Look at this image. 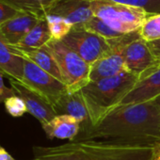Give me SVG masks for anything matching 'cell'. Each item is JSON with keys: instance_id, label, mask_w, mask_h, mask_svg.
Masks as SVG:
<instances>
[{"instance_id": "1", "label": "cell", "mask_w": 160, "mask_h": 160, "mask_svg": "<svg viewBox=\"0 0 160 160\" xmlns=\"http://www.w3.org/2000/svg\"><path fill=\"white\" fill-rule=\"evenodd\" d=\"M97 138L160 140V109L152 101L117 106L74 140Z\"/></svg>"}, {"instance_id": "2", "label": "cell", "mask_w": 160, "mask_h": 160, "mask_svg": "<svg viewBox=\"0 0 160 160\" xmlns=\"http://www.w3.org/2000/svg\"><path fill=\"white\" fill-rule=\"evenodd\" d=\"M159 140L83 139L33 147V160H152Z\"/></svg>"}, {"instance_id": "3", "label": "cell", "mask_w": 160, "mask_h": 160, "mask_svg": "<svg viewBox=\"0 0 160 160\" xmlns=\"http://www.w3.org/2000/svg\"><path fill=\"white\" fill-rule=\"evenodd\" d=\"M139 78L137 75L127 72L97 81H91L84 87L81 92L90 113L91 127L96 125L109 111L117 107L133 90Z\"/></svg>"}, {"instance_id": "4", "label": "cell", "mask_w": 160, "mask_h": 160, "mask_svg": "<svg viewBox=\"0 0 160 160\" xmlns=\"http://www.w3.org/2000/svg\"><path fill=\"white\" fill-rule=\"evenodd\" d=\"M93 16L103 20L120 34L138 31L150 16L144 10L109 0H89Z\"/></svg>"}, {"instance_id": "5", "label": "cell", "mask_w": 160, "mask_h": 160, "mask_svg": "<svg viewBox=\"0 0 160 160\" xmlns=\"http://www.w3.org/2000/svg\"><path fill=\"white\" fill-rule=\"evenodd\" d=\"M45 47L54 57L69 92L81 91L91 82V65L62 41L51 40Z\"/></svg>"}, {"instance_id": "6", "label": "cell", "mask_w": 160, "mask_h": 160, "mask_svg": "<svg viewBox=\"0 0 160 160\" xmlns=\"http://www.w3.org/2000/svg\"><path fill=\"white\" fill-rule=\"evenodd\" d=\"M62 42L90 65L112 50L110 40L79 27H72Z\"/></svg>"}, {"instance_id": "7", "label": "cell", "mask_w": 160, "mask_h": 160, "mask_svg": "<svg viewBox=\"0 0 160 160\" xmlns=\"http://www.w3.org/2000/svg\"><path fill=\"white\" fill-rule=\"evenodd\" d=\"M21 82L52 106L63 94L68 92V89L63 82L26 58H24V72Z\"/></svg>"}, {"instance_id": "8", "label": "cell", "mask_w": 160, "mask_h": 160, "mask_svg": "<svg viewBox=\"0 0 160 160\" xmlns=\"http://www.w3.org/2000/svg\"><path fill=\"white\" fill-rule=\"evenodd\" d=\"M122 56L128 71L137 75L139 80L149 75L160 65V62L151 53L147 42L140 36L125 44Z\"/></svg>"}, {"instance_id": "9", "label": "cell", "mask_w": 160, "mask_h": 160, "mask_svg": "<svg viewBox=\"0 0 160 160\" xmlns=\"http://www.w3.org/2000/svg\"><path fill=\"white\" fill-rule=\"evenodd\" d=\"M10 84L15 94L20 96L26 106L28 112L36 118L41 124H44L51 121L55 116H57L56 111L53 108V106L43 99L41 95L30 90L21 81L13 78L9 79Z\"/></svg>"}, {"instance_id": "10", "label": "cell", "mask_w": 160, "mask_h": 160, "mask_svg": "<svg viewBox=\"0 0 160 160\" xmlns=\"http://www.w3.org/2000/svg\"><path fill=\"white\" fill-rule=\"evenodd\" d=\"M53 108L57 115H69L75 118L81 124L80 133L92 126L90 113L81 91L66 92L53 105Z\"/></svg>"}, {"instance_id": "11", "label": "cell", "mask_w": 160, "mask_h": 160, "mask_svg": "<svg viewBox=\"0 0 160 160\" xmlns=\"http://www.w3.org/2000/svg\"><path fill=\"white\" fill-rule=\"evenodd\" d=\"M160 95V65L146 77L138 80L133 90L119 103L118 106L140 104L152 101ZM116 108V107H115Z\"/></svg>"}, {"instance_id": "12", "label": "cell", "mask_w": 160, "mask_h": 160, "mask_svg": "<svg viewBox=\"0 0 160 160\" xmlns=\"http://www.w3.org/2000/svg\"><path fill=\"white\" fill-rule=\"evenodd\" d=\"M49 14L65 18L72 27L82 25L93 17L89 0H58Z\"/></svg>"}, {"instance_id": "13", "label": "cell", "mask_w": 160, "mask_h": 160, "mask_svg": "<svg viewBox=\"0 0 160 160\" xmlns=\"http://www.w3.org/2000/svg\"><path fill=\"white\" fill-rule=\"evenodd\" d=\"M40 20L41 18L33 14L18 12L17 15L0 25V32L11 45L15 46Z\"/></svg>"}, {"instance_id": "14", "label": "cell", "mask_w": 160, "mask_h": 160, "mask_svg": "<svg viewBox=\"0 0 160 160\" xmlns=\"http://www.w3.org/2000/svg\"><path fill=\"white\" fill-rule=\"evenodd\" d=\"M42 127L50 139L74 140L81 131V124L73 117L69 115H57Z\"/></svg>"}, {"instance_id": "15", "label": "cell", "mask_w": 160, "mask_h": 160, "mask_svg": "<svg viewBox=\"0 0 160 160\" xmlns=\"http://www.w3.org/2000/svg\"><path fill=\"white\" fill-rule=\"evenodd\" d=\"M0 72L9 79L21 81L24 72V58L0 32Z\"/></svg>"}, {"instance_id": "16", "label": "cell", "mask_w": 160, "mask_h": 160, "mask_svg": "<svg viewBox=\"0 0 160 160\" xmlns=\"http://www.w3.org/2000/svg\"><path fill=\"white\" fill-rule=\"evenodd\" d=\"M14 48L22 58L32 61L41 69H42L43 71H45L46 72H48L49 74L59 80V81L63 82L59 68L54 57L45 46L38 49H27V50L18 49L16 47Z\"/></svg>"}, {"instance_id": "17", "label": "cell", "mask_w": 160, "mask_h": 160, "mask_svg": "<svg viewBox=\"0 0 160 160\" xmlns=\"http://www.w3.org/2000/svg\"><path fill=\"white\" fill-rule=\"evenodd\" d=\"M19 12L33 14L41 19L46 17L57 0H0Z\"/></svg>"}, {"instance_id": "18", "label": "cell", "mask_w": 160, "mask_h": 160, "mask_svg": "<svg viewBox=\"0 0 160 160\" xmlns=\"http://www.w3.org/2000/svg\"><path fill=\"white\" fill-rule=\"evenodd\" d=\"M52 40L46 19H41L38 24L14 47L18 49H38L45 46Z\"/></svg>"}, {"instance_id": "19", "label": "cell", "mask_w": 160, "mask_h": 160, "mask_svg": "<svg viewBox=\"0 0 160 160\" xmlns=\"http://www.w3.org/2000/svg\"><path fill=\"white\" fill-rule=\"evenodd\" d=\"M45 19L48 24L52 40L62 41L72 28V26L61 16L55 14H47Z\"/></svg>"}, {"instance_id": "20", "label": "cell", "mask_w": 160, "mask_h": 160, "mask_svg": "<svg viewBox=\"0 0 160 160\" xmlns=\"http://www.w3.org/2000/svg\"><path fill=\"white\" fill-rule=\"evenodd\" d=\"M74 27H79L81 28H84L88 31L95 33V34H97L105 39H108V40L115 39L117 37L123 35V34L118 33L117 31L112 29L109 26H108L103 20H101L100 18L95 17V16H93L89 21H87L86 23H84L82 25L74 26Z\"/></svg>"}, {"instance_id": "21", "label": "cell", "mask_w": 160, "mask_h": 160, "mask_svg": "<svg viewBox=\"0 0 160 160\" xmlns=\"http://www.w3.org/2000/svg\"><path fill=\"white\" fill-rule=\"evenodd\" d=\"M140 38L145 42L160 39V13L150 15L138 29Z\"/></svg>"}, {"instance_id": "22", "label": "cell", "mask_w": 160, "mask_h": 160, "mask_svg": "<svg viewBox=\"0 0 160 160\" xmlns=\"http://www.w3.org/2000/svg\"><path fill=\"white\" fill-rule=\"evenodd\" d=\"M109 1L140 8L150 15L160 13V0H109Z\"/></svg>"}, {"instance_id": "23", "label": "cell", "mask_w": 160, "mask_h": 160, "mask_svg": "<svg viewBox=\"0 0 160 160\" xmlns=\"http://www.w3.org/2000/svg\"><path fill=\"white\" fill-rule=\"evenodd\" d=\"M4 105H5V108L7 112L11 116L15 117V118L22 117L26 112H28L27 106L24 100L17 94L9 97L4 102Z\"/></svg>"}, {"instance_id": "24", "label": "cell", "mask_w": 160, "mask_h": 160, "mask_svg": "<svg viewBox=\"0 0 160 160\" xmlns=\"http://www.w3.org/2000/svg\"><path fill=\"white\" fill-rule=\"evenodd\" d=\"M18 12H19L12 9L9 5L0 1V25H2L6 21H8V20L12 19V17H14L15 15H17Z\"/></svg>"}, {"instance_id": "25", "label": "cell", "mask_w": 160, "mask_h": 160, "mask_svg": "<svg viewBox=\"0 0 160 160\" xmlns=\"http://www.w3.org/2000/svg\"><path fill=\"white\" fill-rule=\"evenodd\" d=\"M3 76L4 74L0 72V103H4L9 97L15 95V92L12 88H9L5 85Z\"/></svg>"}, {"instance_id": "26", "label": "cell", "mask_w": 160, "mask_h": 160, "mask_svg": "<svg viewBox=\"0 0 160 160\" xmlns=\"http://www.w3.org/2000/svg\"><path fill=\"white\" fill-rule=\"evenodd\" d=\"M146 42L152 56L160 62V39L151 42Z\"/></svg>"}, {"instance_id": "27", "label": "cell", "mask_w": 160, "mask_h": 160, "mask_svg": "<svg viewBox=\"0 0 160 160\" xmlns=\"http://www.w3.org/2000/svg\"><path fill=\"white\" fill-rule=\"evenodd\" d=\"M0 160H15L4 148H0Z\"/></svg>"}, {"instance_id": "28", "label": "cell", "mask_w": 160, "mask_h": 160, "mask_svg": "<svg viewBox=\"0 0 160 160\" xmlns=\"http://www.w3.org/2000/svg\"><path fill=\"white\" fill-rule=\"evenodd\" d=\"M152 160H160V140L157 141Z\"/></svg>"}, {"instance_id": "29", "label": "cell", "mask_w": 160, "mask_h": 160, "mask_svg": "<svg viewBox=\"0 0 160 160\" xmlns=\"http://www.w3.org/2000/svg\"><path fill=\"white\" fill-rule=\"evenodd\" d=\"M152 102L155 104V106L160 109V95L159 96H157L156 98H154L153 100H152Z\"/></svg>"}, {"instance_id": "30", "label": "cell", "mask_w": 160, "mask_h": 160, "mask_svg": "<svg viewBox=\"0 0 160 160\" xmlns=\"http://www.w3.org/2000/svg\"><path fill=\"white\" fill-rule=\"evenodd\" d=\"M57 1H58V0H57Z\"/></svg>"}]
</instances>
